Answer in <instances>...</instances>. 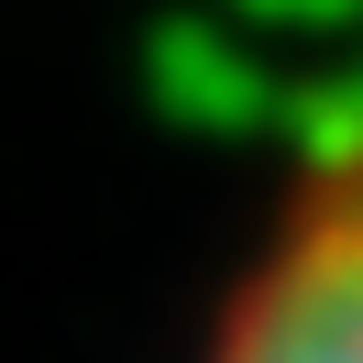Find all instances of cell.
<instances>
[{
    "label": "cell",
    "instance_id": "1",
    "mask_svg": "<svg viewBox=\"0 0 363 363\" xmlns=\"http://www.w3.org/2000/svg\"><path fill=\"white\" fill-rule=\"evenodd\" d=\"M187 363H363V99L264 187Z\"/></svg>",
    "mask_w": 363,
    "mask_h": 363
}]
</instances>
